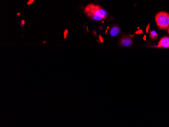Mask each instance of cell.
Wrapping results in <instances>:
<instances>
[{
	"label": "cell",
	"instance_id": "obj_10",
	"mask_svg": "<svg viewBox=\"0 0 169 127\" xmlns=\"http://www.w3.org/2000/svg\"><path fill=\"white\" fill-rule=\"evenodd\" d=\"M168 33H169V28H168Z\"/></svg>",
	"mask_w": 169,
	"mask_h": 127
},
{
	"label": "cell",
	"instance_id": "obj_6",
	"mask_svg": "<svg viewBox=\"0 0 169 127\" xmlns=\"http://www.w3.org/2000/svg\"><path fill=\"white\" fill-rule=\"evenodd\" d=\"M150 38L152 39H156L158 37V35H157V32H156V31H152L150 32Z\"/></svg>",
	"mask_w": 169,
	"mask_h": 127
},
{
	"label": "cell",
	"instance_id": "obj_1",
	"mask_svg": "<svg viewBox=\"0 0 169 127\" xmlns=\"http://www.w3.org/2000/svg\"><path fill=\"white\" fill-rule=\"evenodd\" d=\"M84 12L89 18L94 21H103L108 16V13L105 9L99 5L93 4L88 5L85 8Z\"/></svg>",
	"mask_w": 169,
	"mask_h": 127
},
{
	"label": "cell",
	"instance_id": "obj_9",
	"mask_svg": "<svg viewBox=\"0 0 169 127\" xmlns=\"http://www.w3.org/2000/svg\"><path fill=\"white\" fill-rule=\"evenodd\" d=\"M144 39H145V40L146 39V35H144Z\"/></svg>",
	"mask_w": 169,
	"mask_h": 127
},
{
	"label": "cell",
	"instance_id": "obj_2",
	"mask_svg": "<svg viewBox=\"0 0 169 127\" xmlns=\"http://www.w3.org/2000/svg\"><path fill=\"white\" fill-rule=\"evenodd\" d=\"M156 24L160 29H166L169 27V14L166 12H159L155 17Z\"/></svg>",
	"mask_w": 169,
	"mask_h": 127
},
{
	"label": "cell",
	"instance_id": "obj_5",
	"mask_svg": "<svg viewBox=\"0 0 169 127\" xmlns=\"http://www.w3.org/2000/svg\"><path fill=\"white\" fill-rule=\"evenodd\" d=\"M119 31L120 29L119 27L117 25H114L110 29V35L112 37H116L119 34Z\"/></svg>",
	"mask_w": 169,
	"mask_h": 127
},
{
	"label": "cell",
	"instance_id": "obj_3",
	"mask_svg": "<svg viewBox=\"0 0 169 127\" xmlns=\"http://www.w3.org/2000/svg\"><path fill=\"white\" fill-rule=\"evenodd\" d=\"M132 39L130 37H125L120 40L119 44L123 47H130L132 44Z\"/></svg>",
	"mask_w": 169,
	"mask_h": 127
},
{
	"label": "cell",
	"instance_id": "obj_7",
	"mask_svg": "<svg viewBox=\"0 0 169 127\" xmlns=\"http://www.w3.org/2000/svg\"><path fill=\"white\" fill-rule=\"evenodd\" d=\"M140 32H141V34H142V31H141V30H140L139 32H136V34H140Z\"/></svg>",
	"mask_w": 169,
	"mask_h": 127
},
{
	"label": "cell",
	"instance_id": "obj_4",
	"mask_svg": "<svg viewBox=\"0 0 169 127\" xmlns=\"http://www.w3.org/2000/svg\"><path fill=\"white\" fill-rule=\"evenodd\" d=\"M158 48H169V37H163L160 39L157 45Z\"/></svg>",
	"mask_w": 169,
	"mask_h": 127
},
{
	"label": "cell",
	"instance_id": "obj_8",
	"mask_svg": "<svg viewBox=\"0 0 169 127\" xmlns=\"http://www.w3.org/2000/svg\"><path fill=\"white\" fill-rule=\"evenodd\" d=\"M149 25H148V26H147V28H146V32H149V31H148V30H149Z\"/></svg>",
	"mask_w": 169,
	"mask_h": 127
}]
</instances>
